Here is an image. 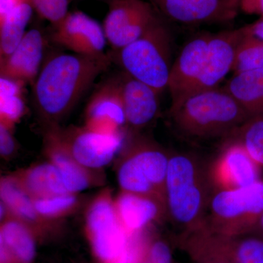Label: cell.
<instances>
[{
  "label": "cell",
  "instance_id": "cell-1",
  "mask_svg": "<svg viewBox=\"0 0 263 263\" xmlns=\"http://www.w3.org/2000/svg\"><path fill=\"white\" fill-rule=\"evenodd\" d=\"M112 61L108 54L93 57L61 53L48 60L33 84V101L51 126L70 113Z\"/></svg>",
  "mask_w": 263,
  "mask_h": 263
},
{
  "label": "cell",
  "instance_id": "cell-2",
  "mask_svg": "<svg viewBox=\"0 0 263 263\" xmlns=\"http://www.w3.org/2000/svg\"><path fill=\"white\" fill-rule=\"evenodd\" d=\"M242 37L243 33L238 28L206 33L190 40L173 64L167 87L172 103L219 87L233 70L235 51Z\"/></svg>",
  "mask_w": 263,
  "mask_h": 263
},
{
  "label": "cell",
  "instance_id": "cell-3",
  "mask_svg": "<svg viewBox=\"0 0 263 263\" xmlns=\"http://www.w3.org/2000/svg\"><path fill=\"white\" fill-rule=\"evenodd\" d=\"M214 190L209 164L193 154L170 156L164 202L167 215L181 233L202 226Z\"/></svg>",
  "mask_w": 263,
  "mask_h": 263
},
{
  "label": "cell",
  "instance_id": "cell-4",
  "mask_svg": "<svg viewBox=\"0 0 263 263\" xmlns=\"http://www.w3.org/2000/svg\"><path fill=\"white\" fill-rule=\"evenodd\" d=\"M170 116L180 133L201 140L228 139L249 119L228 91L219 87L171 103Z\"/></svg>",
  "mask_w": 263,
  "mask_h": 263
},
{
  "label": "cell",
  "instance_id": "cell-5",
  "mask_svg": "<svg viewBox=\"0 0 263 263\" xmlns=\"http://www.w3.org/2000/svg\"><path fill=\"white\" fill-rule=\"evenodd\" d=\"M172 43L171 33L160 18L141 37L108 56L124 72L161 94L168 87Z\"/></svg>",
  "mask_w": 263,
  "mask_h": 263
},
{
  "label": "cell",
  "instance_id": "cell-6",
  "mask_svg": "<svg viewBox=\"0 0 263 263\" xmlns=\"http://www.w3.org/2000/svg\"><path fill=\"white\" fill-rule=\"evenodd\" d=\"M263 213V179L235 190H215L202 227L226 236L249 235Z\"/></svg>",
  "mask_w": 263,
  "mask_h": 263
},
{
  "label": "cell",
  "instance_id": "cell-7",
  "mask_svg": "<svg viewBox=\"0 0 263 263\" xmlns=\"http://www.w3.org/2000/svg\"><path fill=\"white\" fill-rule=\"evenodd\" d=\"M170 156L149 141L141 140L132 145L118 171L123 192L149 195L164 201Z\"/></svg>",
  "mask_w": 263,
  "mask_h": 263
},
{
  "label": "cell",
  "instance_id": "cell-8",
  "mask_svg": "<svg viewBox=\"0 0 263 263\" xmlns=\"http://www.w3.org/2000/svg\"><path fill=\"white\" fill-rule=\"evenodd\" d=\"M103 28L113 51L125 47L141 37L161 18L149 2L110 0Z\"/></svg>",
  "mask_w": 263,
  "mask_h": 263
},
{
  "label": "cell",
  "instance_id": "cell-9",
  "mask_svg": "<svg viewBox=\"0 0 263 263\" xmlns=\"http://www.w3.org/2000/svg\"><path fill=\"white\" fill-rule=\"evenodd\" d=\"M87 227L95 252L104 262H117L129 250V235L108 197H99L93 202L88 212Z\"/></svg>",
  "mask_w": 263,
  "mask_h": 263
},
{
  "label": "cell",
  "instance_id": "cell-10",
  "mask_svg": "<svg viewBox=\"0 0 263 263\" xmlns=\"http://www.w3.org/2000/svg\"><path fill=\"white\" fill-rule=\"evenodd\" d=\"M54 127L72 157L86 169H98L108 165L124 146L123 132L104 133L86 127L62 132L57 126Z\"/></svg>",
  "mask_w": 263,
  "mask_h": 263
},
{
  "label": "cell",
  "instance_id": "cell-11",
  "mask_svg": "<svg viewBox=\"0 0 263 263\" xmlns=\"http://www.w3.org/2000/svg\"><path fill=\"white\" fill-rule=\"evenodd\" d=\"M51 28L50 40L62 48L82 56L106 55L104 50L107 40L103 26L83 12H69Z\"/></svg>",
  "mask_w": 263,
  "mask_h": 263
},
{
  "label": "cell",
  "instance_id": "cell-12",
  "mask_svg": "<svg viewBox=\"0 0 263 263\" xmlns=\"http://www.w3.org/2000/svg\"><path fill=\"white\" fill-rule=\"evenodd\" d=\"M161 15L183 24L229 22L238 14L235 0H148Z\"/></svg>",
  "mask_w": 263,
  "mask_h": 263
},
{
  "label": "cell",
  "instance_id": "cell-13",
  "mask_svg": "<svg viewBox=\"0 0 263 263\" xmlns=\"http://www.w3.org/2000/svg\"><path fill=\"white\" fill-rule=\"evenodd\" d=\"M262 168L243 145L228 141L210 166L214 190H235L252 184L262 179Z\"/></svg>",
  "mask_w": 263,
  "mask_h": 263
},
{
  "label": "cell",
  "instance_id": "cell-14",
  "mask_svg": "<svg viewBox=\"0 0 263 263\" xmlns=\"http://www.w3.org/2000/svg\"><path fill=\"white\" fill-rule=\"evenodd\" d=\"M86 127L104 133L122 132L126 123L120 74L104 81L93 91L85 110Z\"/></svg>",
  "mask_w": 263,
  "mask_h": 263
},
{
  "label": "cell",
  "instance_id": "cell-15",
  "mask_svg": "<svg viewBox=\"0 0 263 263\" xmlns=\"http://www.w3.org/2000/svg\"><path fill=\"white\" fill-rule=\"evenodd\" d=\"M46 42L41 29L27 31L14 51L0 59V78L33 85L42 68Z\"/></svg>",
  "mask_w": 263,
  "mask_h": 263
},
{
  "label": "cell",
  "instance_id": "cell-16",
  "mask_svg": "<svg viewBox=\"0 0 263 263\" xmlns=\"http://www.w3.org/2000/svg\"><path fill=\"white\" fill-rule=\"evenodd\" d=\"M120 78L126 123L133 129H142L157 117L160 94L124 71L120 73Z\"/></svg>",
  "mask_w": 263,
  "mask_h": 263
},
{
  "label": "cell",
  "instance_id": "cell-17",
  "mask_svg": "<svg viewBox=\"0 0 263 263\" xmlns=\"http://www.w3.org/2000/svg\"><path fill=\"white\" fill-rule=\"evenodd\" d=\"M118 215L127 234H137L162 214H167L165 202L158 197L124 193L115 203Z\"/></svg>",
  "mask_w": 263,
  "mask_h": 263
},
{
  "label": "cell",
  "instance_id": "cell-18",
  "mask_svg": "<svg viewBox=\"0 0 263 263\" xmlns=\"http://www.w3.org/2000/svg\"><path fill=\"white\" fill-rule=\"evenodd\" d=\"M195 232L205 245L233 263H263V238L260 237L226 236L212 233L203 227Z\"/></svg>",
  "mask_w": 263,
  "mask_h": 263
},
{
  "label": "cell",
  "instance_id": "cell-19",
  "mask_svg": "<svg viewBox=\"0 0 263 263\" xmlns=\"http://www.w3.org/2000/svg\"><path fill=\"white\" fill-rule=\"evenodd\" d=\"M48 146L51 162L60 171L67 193L75 194L84 191L89 186V178L84 167L72 157L57 135L54 127H50Z\"/></svg>",
  "mask_w": 263,
  "mask_h": 263
},
{
  "label": "cell",
  "instance_id": "cell-20",
  "mask_svg": "<svg viewBox=\"0 0 263 263\" xmlns=\"http://www.w3.org/2000/svg\"><path fill=\"white\" fill-rule=\"evenodd\" d=\"M224 88L249 119L263 114V69L234 73Z\"/></svg>",
  "mask_w": 263,
  "mask_h": 263
},
{
  "label": "cell",
  "instance_id": "cell-21",
  "mask_svg": "<svg viewBox=\"0 0 263 263\" xmlns=\"http://www.w3.org/2000/svg\"><path fill=\"white\" fill-rule=\"evenodd\" d=\"M1 262L31 263L36 252L35 243L24 223L16 220L5 222L0 231Z\"/></svg>",
  "mask_w": 263,
  "mask_h": 263
},
{
  "label": "cell",
  "instance_id": "cell-22",
  "mask_svg": "<svg viewBox=\"0 0 263 263\" xmlns=\"http://www.w3.org/2000/svg\"><path fill=\"white\" fill-rule=\"evenodd\" d=\"M34 11L31 2L26 1L0 18V59L10 55L18 46Z\"/></svg>",
  "mask_w": 263,
  "mask_h": 263
},
{
  "label": "cell",
  "instance_id": "cell-23",
  "mask_svg": "<svg viewBox=\"0 0 263 263\" xmlns=\"http://www.w3.org/2000/svg\"><path fill=\"white\" fill-rule=\"evenodd\" d=\"M22 184L33 199L70 194L64 186L60 171L51 162L29 171Z\"/></svg>",
  "mask_w": 263,
  "mask_h": 263
},
{
  "label": "cell",
  "instance_id": "cell-24",
  "mask_svg": "<svg viewBox=\"0 0 263 263\" xmlns=\"http://www.w3.org/2000/svg\"><path fill=\"white\" fill-rule=\"evenodd\" d=\"M26 84L0 78V117L1 124L13 128L26 111L24 87Z\"/></svg>",
  "mask_w": 263,
  "mask_h": 263
},
{
  "label": "cell",
  "instance_id": "cell-25",
  "mask_svg": "<svg viewBox=\"0 0 263 263\" xmlns=\"http://www.w3.org/2000/svg\"><path fill=\"white\" fill-rule=\"evenodd\" d=\"M0 195L2 203L15 216L24 221L35 220L38 215L34 208V199L22 183L9 178L3 179Z\"/></svg>",
  "mask_w": 263,
  "mask_h": 263
},
{
  "label": "cell",
  "instance_id": "cell-26",
  "mask_svg": "<svg viewBox=\"0 0 263 263\" xmlns=\"http://www.w3.org/2000/svg\"><path fill=\"white\" fill-rule=\"evenodd\" d=\"M228 140L243 145L263 167V114L249 119Z\"/></svg>",
  "mask_w": 263,
  "mask_h": 263
},
{
  "label": "cell",
  "instance_id": "cell-27",
  "mask_svg": "<svg viewBox=\"0 0 263 263\" xmlns=\"http://www.w3.org/2000/svg\"><path fill=\"white\" fill-rule=\"evenodd\" d=\"M175 241L193 263H233L205 245L193 231L180 233Z\"/></svg>",
  "mask_w": 263,
  "mask_h": 263
},
{
  "label": "cell",
  "instance_id": "cell-28",
  "mask_svg": "<svg viewBox=\"0 0 263 263\" xmlns=\"http://www.w3.org/2000/svg\"><path fill=\"white\" fill-rule=\"evenodd\" d=\"M260 69H263V41L243 33L235 51L232 71L238 73Z\"/></svg>",
  "mask_w": 263,
  "mask_h": 263
},
{
  "label": "cell",
  "instance_id": "cell-29",
  "mask_svg": "<svg viewBox=\"0 0 263 263\" xmlns=\"http://www.w3.org/2000/svg\"><path fill=\"white\" fill-rule=\"evenodd\" d=\"M134 263H174L172 247L167 240L154 238L142 247Z\"/></svg>",
  "mask_w": 263,
  "mask_h": 263
},
{
  "label": "cell",
  "instance_id": "cell-30",
  "mask_svg": "<svg viewBox=\"0 0 263 263\" xmlns=\"http://www.w3.org/2000/svg\"><path fill=\"white\" fill-rule=\"evenodd\" d=\"M76 202L74 194L34 199V208L37 215L46 217L60 215L73 206Z\"/></svg>",
  "mask_w": 263,
  "mask_h": 263
},
{
  "label": "cell",
  "instance_id": "cell-31",
  "mask_svg": "<svg viewBox=\"0 0 263 263\" xmlns=\"http://www.w3.org/2000/svg\"><path fill=\"white\" fill-rule=\"evenodd\" d=\"M34 11L41 18L54 25L69 13L71 0H30Z\"/></svg>",
  "mask_w": 263,
  "mask_h": 263
},
{
  "label": "cell",
  "instance_id": "cell-32",
  "mask_svg": "<svg viewBox=\"0 0 263 263\" xmlns=\"http://www.w3.org/2000/svg\"><path fill=\"white\" fill-rule=\"evenodd\" d=\"M11 129L0 124V153L4 157L13 155L16 148V143Z\"/></svg>",
  "mask_w": 263,
  "mask_h": 263
},
{
  "label": "cell",
  "instance_id": "cell-33",
  "mask_svg": "<svg viewBox=\"0 0 263 263\" xmlns=\"http://www.w3.org/2000/svg\"><path fill=\"white\" fill-rule=\"evenodd\" d=\"M239 9L247 14L263 17V0H240Z\"/></svg>",
  "mask_w": 263,
  "mask_h": 263
},
{
  "label": "cell",
  "instance_id": "cell-34",
  "mask_svg": "<svg viewBox=\"0 0 263 263\" xmlns=\"http://www.w3.org/2000/svg\"><path fill=\"white\" fill-rule=\"evenodd\" d=\"M240 29L243 34L263 41V17H260L258 20L255 21L253 23L240 27Z\"/></svg>",
  "mask_w": 263,
  "mask_h": 263
},
{
  "label": "cell",
  "instance_id": "cell-35",
  "mask_svg": "<svg viewBox=\"0 0 263 263\" xmlns=\"http://www.w3.org/2000/svg\"><path fill=\"white\" fill-rule=\"evenodd\" d=\"M26 1L30 0H0V18H3L15 7Z\"/></svg>",
  "mask_w": 263,
  "mask_h": 263
},
{
  "label": "cell",
  "instance_id": "cell-36",
  "mask_svg": "<svg viewBox=\"0 0 263 263\" xmlns=\"http://www.w3.org/2000/svg\"><path fill=\"white\" fill-rule=\"evenodd\" d=\"M249 235H256V236L263 238V213L262 216L259 218L258 222L257 223L252 233Z\"/></svg>",
  "mask_w": 263,
  "mask_h": 263
},
{
  "label": "cell",
  "instance_id": "cell-37",
  "mask_svg": "<svg viewBox=\"0 0 263 263\" xmlns=\"http://www.w3.org/2000/svg\"><path fill=\"white\" fill-rule=\"evenodd\" d=\"M103 1H105L106 2V3H108V2L110 1V0H103Z\"/></svg>",
  "mask_w": 263,
  "mask_h": 263
},
{
  "label": "cell",
  "instance_id": "cell-38",
  "mask_svg": "<svg viewBox=\"0 0 263 263\" xmlns=\"http://www.w3.org/2000/svg\"><path fill=\"white\" fill-rule=\"evenodd\" d=\"M235 1L238 2V3H239V5H240V0H235Z\"/></svg>",
  "mask_w": 263,
  "mask_h": 263
}]
</instances>
